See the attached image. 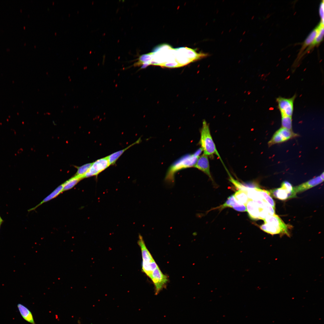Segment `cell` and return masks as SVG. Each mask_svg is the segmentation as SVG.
Wrapping results in <instances>:
<instances>
[{"label": "cell", "mask_w": 324, "mask_h": 324, "mask_svg": "<svg viewBox=\"0 0 324 324\" xmlns=\"http://www.w3.org/2000/svg\"><path fill=\"white\" fill-rule=\"evenodd\" d=\"M201 148L192 154L182 157L172 164L169 168L165 178V182L168 185L172 186L174 183V175L181 170L194 167L202 152Z\"/></svg>", "instance_id": "6da1fadb"}, {"label": "cell", "mask_w": 324, "mask_h": 324, "mask_svg": "<svg viewBox=\"0 0 324 324\" xmlns=\"http://www.w3.org/2000/svg\"><path fill=\"white\" fill-rule=\"evenodd\" d=\"M264 223L260 226V229L272 235L279 234L290 236L289 226L286 224L277 215H268L263 220Z\"/></svg>", "instance_id": "7a4b0ae2"}, {"label": "cell", "mask_w": 324, "mask_h": 324, "mask_svg": "<svg viewBox=\"0 0 324 324\" xmlns=\"http://www.w3.org/2000/svg\"><path fill=\"white\" fill-rule=\"evenodd\" d=\"M199 143L204 154L208 156L216 155L223 163L212 137L209 125L205 120L202 122Z\"/></svg>", "instance_id": "3957f363"}, {"label": "cell", "mask_w": 324, "mask_h": 324, "mask_svg": "<svg viewBox=\"0 0 324 324\" xmlns=\"http://www.w3.org/2000/svg\"><path fill=\"white\" fill-rule=\"evenodd\" d=\"M138 243L142 252V271L151 278L153 272L158 266L146 248L143 238L140 235L139 236Z\"/></svg>", "instance_id": "277c9868"}, {"label": "cell", "mask_w": 324, "mask_h": 324, "mask_svg": "<svg viewBox=\"0 0 324 324\" xmlns=\"http://www.w3.org/2000/svg\"><path fill=\"white\" fill-rule=\"evenodd\" d=\"M269 192L271 196L282 200L296 197L293 187L290 183L286 181L281 183L280 188L271 190Z\"/></svg>", "instance_id": "5b68a950"}, {"label": "cell", "mask_w": 324, "mask_h": 324, "mask_svg": "<svg viewBox=\"0 0 324 324\" xmlns=\"http://www.w3.org/2000/svg\"><path fill=\"white\" fill-rule=\"evenodd\" d=\"M296 97V95L295 94L290 98L280 96L276 98V101L281 116L292 117L294 110V102Z\"/></svg>", "instance_id": "8992f818"}, {"label": "cell", "mask_w": 324, "mask_h": 324, "mask_svg": "<svg viewBox=\"0 0 324 324\" xmlns=\"http://www.w3.org/2000/svg\"><path fill=\"white\" fill-rule=\"evenodd\" d=\"M298 134L293 132L292 130L281 127L274 133L271 139L268 141V144L270 147L274 144L287 141L298 136Z\"/></svg>", "instance_id": "52a82bcc"}, {"label": "cell", "mask_w": 324, "mask_h": 324, "mask_svg": "<svg viewBox=\"0 0 324 324\" xmlns=\"http://www.w3.org/2000/svg\"><path fill=\"white\" fill-rule=\"evenodd\" d=\"M155 287V294L158 295L165 287L168 281V277L163 274L158 266L153 271L151 278Z\"/></svg>", "instance_id": "ba28073f"}, {"label": "cell", "mask_w": 324, "mask_h": 324, "mask_svg": "<svg viewBox=\"0 0 324 324\" xmlns=\"http://www.w3.org/2000/svg\"><path fill=\"white\" fill-rule=\"evenodd\" d=\"M110 165L107 156L93 162L88 171L84 175L83 179L97 176Z\"/></svg>", "instance_id": "9c48e42d"}, {"label": "cell", "mask_w": 324, "mask_h": 324, "mask_svg": "<svg viewBox=\"0 0 324 324\" xmlns=\"http://www.w3.org/2000/svg\"><path fill=\"white\" fill-rule=\"evenodd\" d=\"M319 29V27L317 26L314 28L309 34L307 38L304 42L299 52L298 56V57L296 59L295 62L294 63V65L295 66H297L301 58V56L304 51L310 46L314 42L316 36L317 34Z\"/></svg>", "instance_id": "30bf717a"}, {"label": "cell", "mask_w": 324, "mask_h": 324, "mask_svg": "<svg viewBox=\"0 0 324 324\" xmlns=\"http://www.w3.org/2000/svg\"><path fill=\"white\" fill-rule=\"evenodd\" d=\"M194 167L204 172L213 180L210 173L208 156L203 154L200 156Z\"/></svg>", "instance_id": "8fae6325"}, {"label": "cell", "mask_w": 324, "mask_h": 324, "mask_svg": "<svg viewBox=\"0 0 324 324\" xmlns=\"http://www.w3.org/2000/svg\"><path fill=\"white\" fill-rule=\"evenodd\" d=\"M323 181L320 177L318 176L314 178L305 182L293 187L294 192L295 194L298 192H302L314 187Z\"/></svg>", "instance_id": "7c38bea8"}, {"label": "cell", "mask_w": 324, "mask_h": 324, "mask_svg": "<svg viewBox=\"0 0 324 324\" xmlns=\"http://www.w3.org/2000/svg\"><path fill=\"white\" fill-rule=\"evenodd\" d=\"M227 207L232 208L239 212H244L247 211L246 206L244 205L238 203L236 201L233 194L228 198L225 202L220 206V209H222Z\"/></svg>", "instance_id": "4fadbf2b"}, {"label": "cell", "mask_w": 324, "mask_h": 324, "mask_svg": "<svg viewBox=\"0 0 324 324\" xmlns=\"http://www.w3.org/2000/svg\"><path fill=\"white\" fill-rule=\"evenodd\" d=\"M17 307L20 314L25 320L31 324H36L32 312L27 307L20 303L17 304Z\"/></svg>", "instance_id": "5bb4252c"}, {"label": "cell", "mask_w": 324, "mask_h": 324, "mask_svg": "<svg viewBox=\"0 0 324 324\" xmlns=\"http://www.w3.org/2000/svg\"><path fill=\"white\" fill-rule=\"evenodd\" d=\"M318 31L316 37L312 44L307 48L305 51L303 53L302 56L315 46L319 44L322 41L324 35V23L320 22L318 24Z\"/></svg>", "instance_id": "9a60e30c"}, {"label": "cell", "mask_w": 324, "mask_h": 324, "mask_svg": "<svg viewBox=\"0 0 324 324\" xmlns=\"http://www.w3.org/2000/svg\"><path fill=\"white\" fill-rule=\"evenodd\" d=\"M63 184L60 185L57 187L52 192L45 198L40 202L34 207L28 210V212L34 210L38 207L44 203L48 202L52 199L55 198L63 192Z\"/></svg>", "instance_id": "2e32d148"}, {"label": "cell", "mask_w": 324, "mask_h": 324, "mask_svg": "<svg viewBox=\"0 0 324 324\" xmlns=\"http://www.w3.org/2000/svg\"><path fill=\"white\" fill-rule=\"evenodd\" d=\"M140 141V138L137 140V141L132 144L125 148L116 152L111 154L109 155L107 157L110 165H113L115 164L118 159L125 151L134 145L139 143Z\"/></svg>", "instance_id": "e0dca14e"}, {"label": "cell", "mask_w": 324, "mask_h": 324, "mask_svg": "<svg viewBox=\"0 0 324 324\" xmlns=\"http://www.w3.org/2000/svg\"><path fill=\"white\" fill-rule=\"evenodd\" d=\"M185 54L186 57L192 62L207 57L208 55L203 53H198L194 50L185 47Z\"/></svg>", "instance_id": "ac0fdd59"}, {"label": "cell", "mask_w": 324, "mask_h": 324, "mask_svg": "<svg viewBox=\"0 0 324 324\" xmlns=\"http://www.w3.org/2000/svg\"><path fill=\"white\" fill-rule=\"evenodd\" d=\"M233 195L236 201L238 203L246 206L248 200L246 190H239Z\"/></svg>", "instance_id": "d6986e66"}, {"label": "cell", "mask_w": 324, "mask_h": 324, "mask_svg": "<svg viewBox=\"0 0 324 324\" xmlns=\"http://www.w3.org/2000/svg\"><path fill=\"white\" fill-rule=\"evenodd\" d=\"M81 177L75 175L66 181L64 183L63 191L70 190L74 187L80 180Z\"/></svg>", "instance_id": "ffe728a7"}, {"label": "cell", "mask_w": 324, "mask_h": 324, "mask_svg": "<svg viewBox=\"0 0 324 324\" xmlns=\"http://www.w3.org/2000/svg\"><path fill=\"white\" fill-rule=\"evenodd\" d=\"M92 163H88L80 166L77 167V171L75 175L83 179L84 175L88 171Z\"/></svg>", "instance_id": "44dd1931"}, {"label": "cell", "mask_w": 324, "mask_h": 324, "mask_svg": "<svg viewBox=\"0 0 324 324\" xmlns=\"http://www.w3.org/2000/svg\"><path fill=\"white\" fill-rule=\"evenodd\" d=\"M292 117L286 116H281V127L292 130Z\"/></svg>", "instance_id": "7402d4cb"}, {"label": "cell", "mask_w": 324, "mask_h": 324, "mask_svg": "<svg viewBox=\"0 0 324 324\" xmlns=\"http://www.w3.org/2000/svg\"><path fill=\"white\" fill-rule=\"evenodd\" d=\"M319 13L321 18V22L324 23V2L322 1L321 2L319 8Z\"/></svg>", "instance_id": "603a6c76"}, {"label": "cell", "mask_w": 324, "mask_h": 324, "mask_svg": "<svg viewBox=\"0 0 324 324\" xmlns=\"http://www.w3.org/2000/svg\"><path fill=\"white\" fill-rule=\"evenodd\" d=\"M3 221H4V220L2 219V218L1 217V216L0 214V228H1V226L3 222Z\"/></svg>", "instance_id": "cb8c5ba5"}, {"label": "cell", "mask_w": 324, "mask_h": 324, "mask_svg": "<svg viewBox=\"0 0 324 324\" xmlns=\"http://www.w3.org/2000/svg\"><path fill=\"white\" fill-rule=\"evenodd\" d=\"M320 176L321 178L324 181V172H323Z\"/></svg>", "instance_id": "d4e9b609"}]
</instances>
